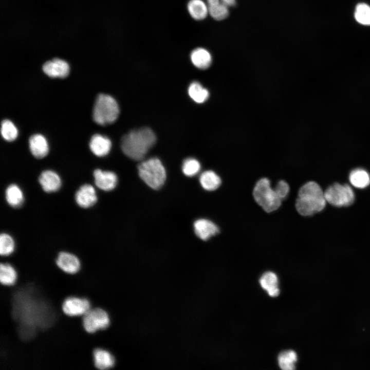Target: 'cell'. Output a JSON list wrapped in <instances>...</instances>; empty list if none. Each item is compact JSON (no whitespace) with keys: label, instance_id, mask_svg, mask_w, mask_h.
<instances>
[{"label":"cell","instance_id":"cell-3","mask_svg":"<svg viewBox=\"0 0 370 370\" xmlns=\"http://www.w3.org/2000/svg\"><path fill=\"white\" fill-rule=\"evenodd\" d=\"M326 200L324 192L316 182L309 181L300 189L295 207L303 216H310L323 210Z\"/></svg>","mask_w":370,"mask_h":370},{"label":"cell","instance_id":"cell-22","mask_svg":"<svg viewBox=\"0 0 370 370\" xmlns=\"http://www.w3.org/2000/svg\"><path fill=\"white\" fill-rule=\"evenodd\" d=\"M187 8L191 17L195 20H203L209 13L208 5L202 0H190Z\"/></svg>","mask_w":370,"mask_h":370},{"label":"cell","instance_id":"cell-27","mask_svg":"<svg viewBox=\"0 0 370 370\" xmlns=\"http://www.w3.org/2000/svg\"><path fill=\"white\" fill-rule=\"evenodd\" d=\"M297 361V354L292 350L282 351L278 356L279 366L284 370L294 369Z\"/></svg>","mask_w":370,"mask_h":370},{"label":"cell","instance_id":"cell-16","mask_svg":"<svg viewBox=\"0 0 370 370\" xmlns=\"http://www.w3.org/2000/svg\"><path fill=\"white\" fill-rule=\"evenodd\" d=\"M29 149L32 155L38 159L45 157L49 152V145L45 137L41 134L32 135L29 140Z\"/></svg>","mask_w":370,"mask_h":370},{"label":"cell","instance_id":"cell-17","mask_svg":"<svg viewBox=\"0 0 370 370\" xmlns=\"http://www.w3.org/2000/svg\"><path fill=\"white\" fill-rule=\"evenodd\" d=\"M112 147V142L109 138L100 134L92 136L89 142V147L92 153L98 157L107 155Z\"/></svg>","mask_w":370,"mask_h":370},{"label":"cell","instance_id":"cell-13","mask_svg":"<svg viewBox=\"0 0 370 370\" xmlns=\"http://www.w3.org/2000/svg\"><path fill=\"white\" fill-rule=\"evenodd\" d=\"M39 182L42 189L47 193L58 191L61 187L62 180L55 171L47 170L43 171L39 177Z\"/></svg>","mask_w":370,"mask_h":370},{"label":"cell","instance_id":"cell-15","mask_svg":"<svg viewBox=\"0 0 370 370\" xmlns=\"http://www.w3.org/2000/svg\"><path fill=\"white\" fill-rule=\"evenodd\" d=\"M194 232L201 239L207 240L219 232L218 227L212 221L204 218L196 220L194 223Z\"/></svg>","mask_w":370,"mask_h":370},{"label":"cell","instance_id":"cell-18","mask_svg":"<svg viewBox=\"0 0 370 370\" xmlns=\"http://www.w3.org/2000/svg\"><path fill=\"white\" fill-rule=\"evenodd\" d=\"M5 196L7 203L13 208H19L24 202V193L20 187L15 183L10 184L7 187Z\"/></svg>","mask_w":370,"mask_h":370},{"label":"cell","instance_id":"cell-14","mask_svg":"<svg viewBox=\"0 0 370 370\" xmlns=\"http://www.w3.org/2000/svg\"><path fill=\"white\" fill-rule=\"evenodd\" d=\"M55 262L62 270L69 274L77 272L81 266L79 258L75 255L67 252H60Z\"/></svg>","mask_w":370,"mask_h":370},{"label":"cell","instance_id":"cell-32","mask_svg":"<svg viewBox=\"0 0 370 370\" xmlns=\"http://www.w3.org/2000/svg\"><path fill=\"white\" fill-rule=\"evenodd\" d=\"M201 168L199 161L193 158L185 159L182 163V170L187 176L193 177L198 173Z\"/></svg>","mask_w":370,"mask_h":370},{"label":"cell","instance_id":"cell-1","mask_svg":"<svg viewBox=\"0 0 370 370\" xmlns=\"http://www.w3.org/2000/svg\"><path fill=\"white\" fill-rule=\"evenodd\" d=\"M34 292L31 287H24L16 291L13 299V316L19 323V332L24 339L49 326L54 320L50 307Z\"/></svg>","mask_w":370,"mask_h":370},{"label":"cell","instance_id":"cell-25","mask_svg":"<svg viewBox=\"0 0 370 370\" xmlns=\"http://www.w3.org/2000/svg\"><path fill=\"white\" fill-rule=\"evenodd\" d=\"M199 182L206 190L211 191L217 189L221 184L219 176L212 171H206L201 174Z\"/></svg>","mask_w":370,"mask_h":370},{"label":"cell","instance_id":"cell-20","mask_svg":"<svg viewBox=\"0 0 370 370\" xmlns=\"http://www.w3.org/2000/svg\"><path fill=\"white\" fill-rule=\"evenodd\" d=\"M190 57L193 64L200 69L208 68L212 63L210 53L203 48H197L193 50Z\"/></svg>","mask_w":370,"mask_h":370},{"label":"cell","instance_id":"cell-34","mask_svg":"<svg viewBox=\"0 0 370 370\" xmlns=\"http://www.w3.org/2000/svg\"><path fill=\"white\" fill-rule=\"evenodd\" d=\"M222 3L229 6H233L235 5V0H220Z\"/></svg>","mask_w":370,"mask_h":370},{"label":"cell","instance_id":"cell-6","mask_svg":"<svg viewBox=\"0 0 370 370\" xmlns=\"http://www.w3.org/2000/svg\"><path fill=\"white\" fill-rule=\"evenodd\" d=\"M255 201L266 212L277 210L281 206L282 200L279 198L274 189L270 186L269 180L262 178L256 183L253 191Z\"/></svg>","mask_w":370,"mask_h":370},{"label":"cell","instance_id":"cell-19","mask_svg":"<svg viewBox=\"0 0 370 370\" xmlns=\"http://www.w3.org/2000/svg\"><path fill=\"white\" fill-rule=\"evenodd\" d=\"M260 283L270 296L275 297L279 294L278 278L274 273L271 271L264 273L260 279Z\"/></svg>","mask_w":370,"mask_h":370},{"label":"cell","instance_id":"cell-29","mask_svg":"<svg viewBox=\"0 0 370 370\" xmlns=\"http://www.w3.org/2000/svg\"><path fill=\"white\" fill-rule=\"evenodd\" d=\"M15 242L12 236L8 233H3L0 236V254L2 256H8L14 251Z\"/></svg>","mask_w":370,"mask_h":370},{"label":"cell","instance_id":"cell-11","mask_svg":"<svg viewBox=\"0 0 370 370\" xmlns=\"http://www.w3.org/2000/svg\"><path fill=\"white\" fill-rule=\"evenodd\" d=\"M44 72L51 78H66L69 73V64L58 58L46 62L42 67Z\"/></svg>","mask_w":370,"mask_h":370},{"label":"cell","instance_id":"cell-4","mask_svg":"<svg viewBox=\"0 0 370 370\" xmlns=\"http://www.w3.org/2000/svg\"><path fill=\"white\" fill-rule=\"evenodd\" d=\"M120 110L116 100L104 94L98 95L92 111L94 121L101 125L114 122L118 117Z\"/></svg>","mask_w":370,"mask_h":370},{"label":"cell","instance_id":"cell-10","mask_svg":"<svg viewBox=\"0 0 370 370\" xmlns=\"http://www.w3.org/2000/svg\"><path fill=\"white\" fill-rule=\"evenodd\" d=\"M75 199L77 204L82 208H89L97 202L98 197L95 188L90 184L81 186L76 192Z\"/></svg>","mask_w":370,"mask_h":370},{"label":"cell","instance_id":"cell-8","mask_svg":"<svg viewBox=\"0 0 370 370\" xmlns=\"http://www.w3.org/2000/svg\"><path fill=\"white\" fill-rule=\"evenodd\" d=\"M109 324L110 320L106 312L99 308L89 309L83 318V327L89 333L105 329Z\"/></svg>","mask_w":370,"mask_h":370},{"label":"cell","instance_id":"cell-21","mask_svg":"<svg viewBox=\"0 0 370 370\" xmlns=\"http://www.w3.org/2000/svg\"><path fill=\"white\" fill-rule=\"evenodd\" d=\"M93 356L95 365L98 369H109L115 365L114 357L106 350L96 349L94 351Z\"/></svg>","mask_w":370,"mask_h":370},{"label":"cell","instance_id":"cell-24","mask_svg":"<svg viewBox=\"0 0 370 370\" xmlns=\"http://www.w3.org/2000/svg\"><path fill=\"white\" fill-rule=\"evenodd\" d=\"M349 180L355 188L364 189L370 184V175L364 169L357 168L350 172Z\"/></svg>","mask_w":370,"mask_h":370},{"label":"cell","instance_id":"cell-28","mask_svg":"<svg viewBox=\"0 0 370 370\" xmlns=\"http://www.w3.org/2000/svg\"><path fill=\"white\" fill-rule=\"evenodd\" d=\"M17 274L14 268L9 264H1L0 281L4 285H13L16 280Z\"/></svg>","mask_w":370,"mask_h":370},{"label":"cell","instance_id":"cell-23","mask_svg":"<svg viewBox=\"0 0 370 370\" xmlns=\"http://www.w3.org/2000/svg\"><path fill=\"white\" fill-rule=\"evenodd\" d=\"M209 13L217 21L226 18L229 14L228 6L220 0H207Z\"/></svg>","mask_w":370,"mask_h":370},{"label":"cell","instance_id":"cell-7","mask_svg":"<svg viewBox=\"0 0 370 370\" xmlns=\"http://www.w3.org/2000/svg\"><path fill=\"white\" fill-rule=\"evenodd\" d=\"M326 202L337 207L351 205L355 200V194L347 184L335 183L328 187L324 192Z\"/></svg>","mask_w":370,"mask_h":370},{"label":"cell","instance_id":"cell-30","mask_svg":"<svg viewBox=\"0 0 370 370\" xmlns=\"http://www.w3.org/2000/svg\"><path fill=\"white\" fill-rule=\"evenodd\" d=\"M1 134L5 140L12 141L17 138L18 131L12 121L5 119L1 123Z\"/></svg>","mask_w":370,"mask_h":370},{"label":"cell","instance_id":"cell-5","mask_svg":"<svg viewBox=\"0 0 370 370\" xmlns=\"http://www.w3.org/2000/svg\"><path fill=\"white\" fill-rule=\"evenodd\" d=\"M138 171L141 179L153 189H160L165 181V168L157 158L142 161L138 166Z\"/></svg>","mask_w":370,"mask_h":370},{"label":"cell","instance_id":"cell-9","mask_svg":"<svg viewBox=\"0 0 370 370\" xmlns=\"http://www.w3.org/2000/svg\"><path fill=\"white\" fill-rule=\"evenodd\" d=\"M90 303L86 299L69 297L62 305L63 312L69 316L84 315L90 309Z\"/></svg>","mask_w":370,"mask_h":370},{"label":"cell","instance_id":"cell-31","mask_svg":"<svg viewBox=\"0 0 370 370\" xmlns=\"http://www.w3.org/2000/svg\"><path fill=\"white\" fill-rule=\"evenodd\" d=\"M355 17L360 24L370 25V6L364 3L358 4L355 11Z\"/></svg>","mask_w":370,"mask_h":370},{"label":"cell","instance_id":"cell-26","mask_svg":"<svg viewBox=\"0 0 370 370\" xmlns=\"http://www.w3.org/2000/svg\"><path fill=\"white\" fill-rule=\"evenodd\" d=\"M188 94L190 97L198 103L204 102L209 96L208 90L203 88L198 82L191 83L188 88Z\"/></svg>","mask_w":370,"mask_h":370},{"label":"cell","instance_id":"cell-2","mask_svg":"<svg viewBox=\"0 0 370 370\" xmlns=\"http://www.w3.org/2000/svg\"><path fill=\"white\" fill-rule=\"evenodd\" d=\"M156 140V135L149 127L132 130L123 136L121 147L124 154L137 161L142 160Z\"/></svg>","mask_w":370,"mask_h":370},{"label":"cell","instance_id":"cell-33","mask_svg":"<svg viewBox=\"0 0 370 370\" xmlns=\"http://www.w3.org/2000/svg\"><path fill=\"white\" fill-rule=\"evenodd\" d=\"M274 190L279 198L282 200L287 197L289 191V187L286 181L281 180L277 183Z\"/></svg>","mask_w":370,"mask_h":370},{"label":"cell","instance_id":"cell-12","mask_svg":"<svg viewBox=\"0 0 370 370\" xmlns=\"http://www.w3.org/2000/svg\"><path fill=\"white\" fill-rule=\"evenodd\" d=\"M93 176L96 186L101 190L110 191L117 186V176L113 172L96 169Z\"/></svg>","mask_w":370,"mask_h":370}]
</instances>
